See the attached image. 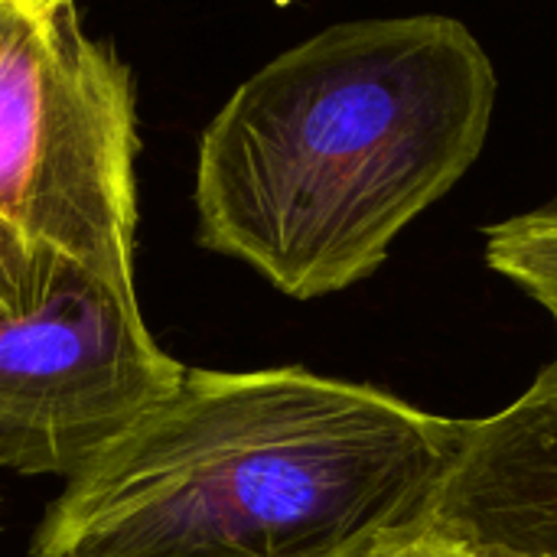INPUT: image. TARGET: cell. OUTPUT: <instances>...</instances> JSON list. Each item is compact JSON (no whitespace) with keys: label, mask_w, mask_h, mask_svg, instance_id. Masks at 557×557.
Returning <instances> with one entry per match:
<instances>
[{"label":"cell","mask_w":557,"mask_h":557,"mask_svg":"<svg viewBox=\"0 0 557 557\" xmlns=\"http://www.w3.org/2000/svg\"><path fill=\"white\" fill-rule=\"evenodd\" d=\"M496 69L444 13L333 23L248 75L196 157L199 245L294 300L372 277L480 160Z\"/></svg>","instance_id":"cell-1"},{"label":"cell","mask_w":557,"mask_h":557,"mask_svg":"<svg viewBox=\"0 0 557 557\" xmlns=\"http://www.w3.org/2000/svg\"><path fill=\"white\" fill-rule=\"evenodd\" d=\"M460 434L304 366L186 369L65 480L29 557H356L428 509Z\"/></svg>","instance_id":"cell-2"},{"label":"cell","mask_w":557,"mask_h":557,"mask_svg":"<svg viewBox=\"0 0 557 557\" xmlns=\"http://www.w3.org/2000/svg\"><path fill=\"white\" fill-rule=\"evenodd\" d=\"M137 150L131 72L75 0H0V242L137 297Z\"/></svg>","instance_id":"cell-3"},{"label":"cell","mask_w":557,"mask_h":557,"mask_svg":"<svg viewBox=\"0 0 557 557\" xmlns=\"http://www.w3.org/2000/svg\"><path fill=\"white\" fill-rule=\"evenodd\" d=\"M183 372L137 297L85 268H69L39 300H0V467L75 476Z\"/></svg>","instance_id":"cell-4"},{"label":"cell","mask_w":557,"mask_h":557,"mask_svg":"<svg viewBox=\"0 0 557 557\" xmlns=\"http://www.w3.org/2000/svg\"><path fill=\"white\" fill-rule=\"evenodd\" d=\"M424 512L503 555L557 557V382L535 375L509 408L463 421Z\"/></svg>","instance_id":"cell-5"},{"label":"cell","mask_w":557,"mask_h":557,"mask_svg":"<svg viewBox=\"0 0 557 557\" xmlns=\"http://www.w3.org/2000/svg\"><path fill=\"white\" fill-rule=\"evenodd\" d=\"M483 242L486 264L529 294L552 317L557 333V199L490 225ZM539 379L557 382V352Z\"/></svg>","instance_id":"cell-6"},{"label":"cell","mask_w":557,"mask_h":557,"mask_svg":"<svg viewBox=\"0 0 557 557\" xmlns=\"http://www.w3.org/2000/svg\"><path fill=\"white\" fill-rule=\"evenodd\" d=\"M356 557H512L486 548L480 542H473L470 535L437 522L431 512L414 516L411 522L382 532L379 539H372Z\"/></svg>","instance_id":"cell-7"}]
</instances>
